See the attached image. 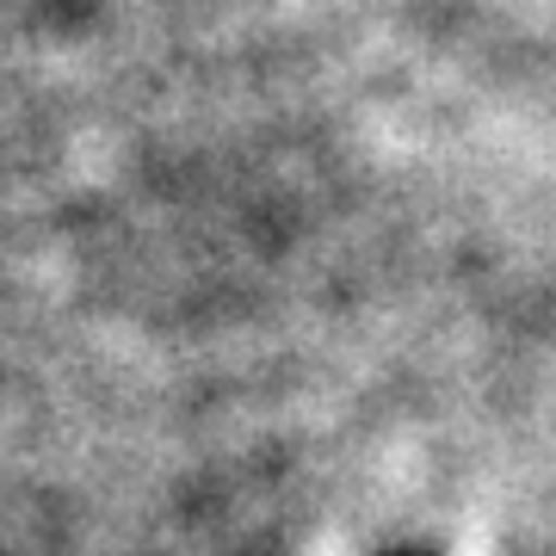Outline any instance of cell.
Instances as JSON below:
<instances>
[{"label":"cell","mask_w":556,"mask_h":556,"mask_svg":"<svg viewBox=\"0 0 556 556\" xmlns=\"http://www.w3.org/2000/svg\"><path fill=\"white\" fill-rule=\"evenodd\" d=\"M396 556H420V551H396Z\"/></svg>","instance_id":"cell-1"}]
</instances>
